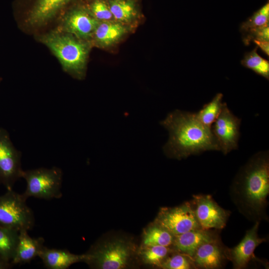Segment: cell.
I'll return each mask as SVG.
<instances>
[{
    "mask_svg": "<svg viewBox=\"0 0 269 269\" xmlns=\"http://www.w3.org/2000/svg\"><path fill=\"white\" fill-rule=\"evenodd\" d=\"M230 196L239 212L254 222L268 220L269 153L260 151L240 168L230 187Z\"/></svg>",
    "mask_w": 269,
    "mask_h": 269,
    "instance_id": "obj_1",
    "label": "cell"
},
{
    "mask_svg": "<svg viewBox=\"0 0 269 269\" xmlns=\"http://www.w3.org/2000/svg\"><path fill=\"white\" fill-rule=\"evenodd\" d=\"M160 124L169 132L163 147L168 157L180 160L206 151H220L211 128L203 125L195 113L176 110Z\"/></svg>",
    "mask_w": 269,
    "mask_h": 269,
    "instance_id": "obj_2",
    "label": "cell"
},
{
    "mask_svg": "<svg viewBox=\"0 0 269 269\" xmlns=\"http://www.w3.org/2000/svg\"><path fill=\"white\" fill-rule=\"evenodd\" d=\"M41 39L66 71L78 78L83 77L88 53L86 44L70 34L58 32L46 34Z\"/></svg>",
    "mask_w": 269,
    "mask_h": 269,
    "instance_id": "obj_3",
    "label": "cell"
},
{
    "mask_svg": "<svg viewBox=\"0 0 269 269\" xmlns=\"http://www.w3.org/2000/svg\"><path fill=\"white\" fill-rule=\"evenodd\" d=\"M135 246L123 239H115L94 245L86 255L90 267L121 269L128 267L135 253Z\"/></svg>",
    "mask_w": 269,
    "mask_h": 269,
    "instance_id": "obj_4",
    "label": "cell"
},
{
    "mask_svg": "<svg viewBox=\"0 0 269 269\" xmlns=\"http://www.w3.org/2000/svg\"><path fill=\"white\" fill-rule=\"evenodd\" d=\"M21 178L26 182V190L22 194L26 200L30 197L51 200L62 196L63 172L58 167L23 170Z\"/></svg>",
    "mask_w": 269,
    "mask_h": 269,
    "instance_id": "obj_5",
    "label": "cell"
},
{
    "mask_svg": "<svg viewBox=\"0 0 269 269\" xmlns=\"http://www.w3.org/2000/svg\"><path fill=\"white\" fill-rule=\"evenodd\" d=\"M22 194L12 190L0 196V226L20 231L30 230L34 225L33 211Z\"/></svg>",
    "mask_w": 269,
    "mask_h": 269,
    "instance_id": "obj_6",
    "label": "cell"
},
{
    "mask_svg": "<svg viewBox=\"0 0 269 269\" xmlns=\"http://www.w3.org/2000/svg\"><path fill=\"white\" fill-rule=\"evenodd\" d=\"M21 152L14 146L8 132L0 127V184L12 190L21 178Z\"/></svg>",
    "mask_w": 269,
    "mask_h": 269,
    "instance_id": "obj_7",
    "label": "cell"
},
{
    "mask_svg": "<svg viewBox=\"0 0 269 269\" xmlns=\"http://www.w3.org/2000/svg\"><path fill=\"white\" fill-rule=\"evenodd\" d=\"M154 222L174 236L201 228L191 202H186L174 207L161 208Z\"/></svg>",
    "mask_w": 269,
    "mask_h": 269,
    "instance_id": "obj_8",
    "label": "cell"
},
{
    "mask_svg": "<svg viewBox=\"0 0 269 269\" xmlns=\"http://www.w3.org/2000/svg\"><path fill=\"white\" fill-rule=\"evenodd\" d=\"M201 228L221 230L226 225L231 212L220 206L210 195H194L191 201Z\"/></svg>",
    "mask_w": 269,
    "mask_h": 269,
    "instance_id": "obj_9",
    "label": "cell"
},
{
    "mask_svg": "<svg viewBox=\"0 0 269 269\" xmlns=\"http://www.w3.org/2000/svg\"><path fill=\"white\" fill-rule=\"evenodd\" d=\"M241 123V119L234 115L224 103L219 116L211 127L220 151L224 154L238 148Z\"/></svg>",
    "mask_w": 269,
    "mask_h": 269,
    "instance_id": "obj_10",
    "label": "cell"
},
{
    "mask_svg": "<svg viewBox=\"0 0 269 269\" xmlns=\"http://www.w3.org/2000/svg\"><path fill=\"white\" fill-rule=\"evenodd\" d=\"M80 0H24L26 21L31 26L45 23Z\"/></svg>",
    "mask_w": 269,
    "mask_h": 269,
    "instance_id": "obj_11",
    "label": "cell"
},
{
    "mask_svg": "<svg viewBox=\"0 0 269 269\" xmlns=\"http://www.w3.org/2000/svg\"><path fill=\"white\" fill-rule=\"evenodd\" d=\"M82 2L65 12L63 26L68 32L80 38H87L94 34L100 22Z\"/></svg>",
    "mask_w": 269,
    "mask_h": 269,
    "instance_id": "obj_12",
    "label": "cell"
},
{
    "mask_svg": "<svg viewBox=\"0 0 269 269\" xmlns=\"http://www.w3.org/2000/svg\"><path fill=\"white\" fill-rule=\"evenodd\" d=\"M260 222L256 221L254 226L246 233L238 245L233 248L226 247L225 255L227 260L231 261L235 269L246 268L251 260L255 257L256 248L266 241L264 238L258 235Z\"/></svg>",
    "mask_w": 269,
    "mask_h": 269,
    "instance_id": "obj_13",
    "label": "cell"
},
{
    "mask_svg": "<svg viewBox=\"0 0 269 269\" xmlns=\"http://www.w3.org/2000/svg\"><path fill=\"white\" fill-rule=\"evenodd\" d=\"M225 248L219 238L202 244L192 256L196 269H215L223 267L227 260Z\"/></svg>",
    "mask_w": 269,
    "mask_h": 269,
    "instance_id": "obj_14",
    "label": "cell"
},
{
    "mask_svg": "<svg viewBox=\"0 0 269 269\" xmlns=\"http://www.w3.org/2000/svg\"><path fill=\"white\" fill-rule=\"evenodd\" d=\"M218 238L219 236L211 230L199 228L175 236L172 248L175 251L192 257L200 246Z\"/></svg>",
    "mask_w": 269,
    "mask_h": 269,
    "instance_id": "obj_15",
    "label": "cell"
},
{
    "mask_svg": "<svg viewBox=\"0 0 269 269\" xmlns=\"http://www.w3.org/2000/svg\"><path fill=\"white\" fill-rule=\"evenodd\" d=\"M38 257L48 269H67L72 265L85 262L87 255H76L66 249H50L44 246Z\"/></svg>",
    "mask_w": 269,
    "mask_h": 269,
    "instance_id": "obj_16",
    "label": "cell"
},
{
    "mask_svg": "<svg viewBox=\"0 0 269 269\" xmlns=\"http://www.w3.org/2000/svg\"><path fill=\"white\" fill-rule=\"evenodd\" d=\"M44 239L42 237L32 238L27 231H19L17 245L14 256L11 262L12 265L30 263L39 255L43 248Z\"/></svg>",
    "mask_w": 269,
    "mask_h": 269,
    "instance_id": "obj_17",
    "label": "cell"
},
{
    "mask_svg": "<svg viewBox=\"0 0 269 269\" xmlns=\"http://www.w3.org/2000/svg\"><path fill=\"white\" fill-rule=\"evenodd\" d=\"M174 236L165 228L154 222L144 231L142 246H161L172 248Z\"/></svg>",
    "mask_w": 269,
    "mask_h": 269,
    "instance_id": "obj_18",
    "label": "cell"
},
{
    "mask_svg": "<svg viewBox=\"0 0 269 269\" xmlns=\"http://www.w3.org/2000/svg\"><path fill=\"white\" fill-rule=\"evenodd\" d=\"M126 31V28L119 23L105 22L99 23L94 34L99 43L108 46L117 41Z\"/></svg>",
    "mask_w": 269,
    "mask_h": 269,
    "instance_id": "obj_19",
    "label": "cell"
},
{
    "mask_svg": "<svg viewBox=\"0 0 269 269\" xmlns=\"http://www.w3.org/2000/svg\"><path fill=\"white\" fill-rule=\"evenodd\" d=\"M19 233V231L14 229L0 226V258L3 260L11 263L17 245Z\"/></svg>",
    "mask_w": 269,
    "mask_h": 269,
    "instance_id": "obj_20",
    "label": "cell"
},
{
    "mask_svg": "<svg viewBox=\"0 0 269 269\" xmlns=\"http://www.w3.org/2000/svg\"><path fill=\"white\" fill-rule=\"evenodd\" d=\"M175 251L171 247L161 246H142L138 255L143 263L159 267Z\"/></svg>",
    "mask_w": 269,
    "mask_h": 269,
    "instance_id": "obj_21",
    "label": "cell"
},
{
    "mask_svg": "<svg viewBox=\"0 0 269 269\" xmlns=\"http://www.w3.org/2000/svg\"><path fill=\"white\" fill-rule=\"evenodd\" d=\"M108 3L113 17L120 21H130L138 14L136 0H111Z\"/></svg>",
    "mask_w": 269,
    "mask_h": 269,
    "instance_id": "obj_22",
    "label": "cell"
},
{
    "mask_svg": "<svg viewBox=\"0 0 269 269\" xmlns=\"http://www.w3.org/2000/svg\"><path fill=\"white\" fill-rule=\"evenodd\" d=\"M223 97L222 93L217 94L210 102L195 113L199 120L206 127L211 128L219 116L224 103L222 102Z\"/></svg>",
    "mask_w": 269,
    "mask_h": 269,
    "instance_id": "obj_23",
    "label": "cell"
},
{
    "mask_svg": "<svg viewBox=\"0 0 269 269\" xmlns=\"http://www.w3.org/2000/svg\"><path fill=\"white\" fill-rule=\"evenodd\" d=\"M257 50V47L246 53L241 63L244 66L252 70L257 74L268 80L269 78V61L259 55Z\"/></svg>",
    "mask_w": 269,
    "mask_h": 269,
    "instance_id": "obj_24",
    "label": "cell"
},
{
    "mask_svg": "<svg viewBox=\"0 0 269 269\" xmlns=\"http://www.w3.org/2000/svg\"><path fill=\"white\" fill-rule=\"evenodd\" d=\"M159 268L164 269H196L192 257L176 251L172 253Z\"/></svg>",
    "mask_w": 269,
    "mask_h": 269,
    "instance_id": "obj_25",
    "label": "cell"
},
{
    "mask_svg": "<svg viewBox=\"0 0 269 269\" xmlns=\"http://www.w3.org/2000/svg\"><path fill=\"white\" fill-rule=\"evenodd\" d=\"M269 3L258 10L246 21L243 22L240 30L245 33L250 29L269 26Z\"/></svg>",
    "mask_w": 269,
    "mask_h": 269,
    "instance_id": "obj_26",
    "label": "cell"
},
{
    "mask_svg": "<svg viewBox=\"0 0 269 269\" xmlns=\"http://www.w3.org/2000/svg\"><path fill=\"white\" fill-rule=\"evenodd\" d=\"M84 3L92 15L99 21H107L114 18L108 1L106 0H86Z\"/></svg>",
    "mask_w": 269,
    "mask_h": 269,
    "instance_id": "obj_27",
    "label": "cell"
},
{
    "mask_svg": "<svg viewBox=\"0 0 269 269\" xmlns=\"http://www.w3.org/2000/svg\"><path fill=\"white\" fill-rule=\"evenodd\" d=\"M245 33L246 35L244 38V41L246 44H248L251 40L269 41V26L251 29Z\"/></svg>",
    "mask_w": 269,
    "mask_h": 269,
    "instance_id": "obj_28",
    "label": "cell"
},
{
    "mask_svg": "<svg viewBox=\"0 0 269 269\" xmlns=\"http://www.w3.org/2000/svg\"><path fill=\"white\" fill-rule=\"evenodd\" d=\"M254 42L259 46L267 55H269V42L267 41L253 40Z\"/></svg>",
    "mask_w": 269,
    "mask_h": 269,
    "instance_id": "obj_29",
    "label": "cell"
},
{
    "mask_svg": "<svg viewBox=\"0 0 269 269\" xmlns=\"http://www.w3.org/2000/svg\"><path fill=\"white\" fill-rule=\"evenodd\" d=\"M12 266V265L10 263L6 262L0 258V269H7Z\"/></svg>",
    "mask_w": 269,
    "mask_h": 269,
    "instance_id": "obj_30",
    "label": "cell"
},
{
    "mask_svg": "<svg viewBox=\"0 0 269 269\" xmlns=\"http://www.w3.org/2000/svg\"><path fill=\"white\" fill-rule=\"evenodd\" d=\"M107 0V1H109V0Z\"/></svg>",
    "mask_w": 269,
    "mask_h": 269,
    "instance_id": "obj_31",
    "label": "cell"
},
{
    "mask_svg": "<svg viewBox=\"0 0 269 269\" xmlns=\"http://www.w3.org/2000/svg\"><path fill=\"white\" fill-rule=\"evenodd\" d=\"M1 79L0 78V82Z\"/></svg>",
    "mask_w": 269,
    "mask_h": 269,
    "instance_id": "obj_32",
    "label": "cell"
}]
</instances>
